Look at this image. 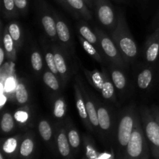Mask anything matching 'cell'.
Here are the masks:
<instances>
[{
  "mask_svg": "<svg viewBox=\"0 0 159 159\" xmlns=\"http://www.w3.org/2000/svg\"><path fill=\"white\" fill-rule=\"evenodd\" d=\"M111 37L125 61L128 65L131 63L138 55V49L123 12L118 15L116 26L112 32Z\"/></svg>",
  "mask_w": 159,
  "mask_h": 159,
  "instance_id": "obj_1",
  "label": "cell"
},
{
  "mask_svg": "<svg viewBox=\"0 0 159 159\" xmlns=\"http://www.w3.org/2000/svg\"><path fill=\"white\" fill-rule=\"evenodd\" d=\"M149 155L150 147L143 130L139 113L135 120L131 138L122 159H149Z\"/></svg>",
  "mask_w": 159,
  "mask_h": 159,
  "instance_id": "obj_2",
  "label": "cell"
},
{
  "mask_svg": "<svg viewBox=\"0 0 159 159\" xmlns=\"http://www.w3.org/2000/svg\"><path fill=\"white\" fill-rule=\"evenodd\" d=\"M139 111L137 110L136 106L131 104L124 108L118 117L116 134V141L120 148L124 152V154L131 138L134 126Z\"/></svg>",
  "mask_w": 159,
  "mask_h": 159,
  "instance_id": "obj_3",
  "label": "cell"
},
{
  "mask_svg": "<svg viewBox=\"0 0 159 159\" xmlns=\"http://www.w3.org/2000/svg\"><path fill=\"white\" fill-rule=\"evenodd\" d=\"M139 113L152 155L155 159H159V122L148 107L141 106Z\"/></svg>",
  "mask_w": 159,
  "mask_h": 159,
  "instance_id": "obj_4",
  "label": "cell"
},
{
  "mask_svg": "<svg viewBox=\"0 0 159 159\" xmlns=\"http://www.w3.org/2000/svg\"><path fill=\"white\" fill-rule=\"evenodd\" d=\"M94 31L99 38L101 50L106 59L110 61L112 65L118 68H122V69L127 68L128 64L125 61L123 56L121 55L113 38H111L105 31L99 29L97 26L95 27Z\"/></svg>",
  "mask_w": 159,
  "mask_h": 159,
  "instance_id": "obj_5",
  "label": "cell"
},
{
  "mask_svg": "<svg viewBox=\"0 0 159 159\" xmlns=\"http://www.w3.org/2000/svg\"><path fill=\"white\" fill-rule=\"evenodd\" d=\"M93 3L99 21L113 32L116 26L117 18H116L111 3L109 0H93Z\"/></svg>",
  "mask_w": 159,
  "mask_h": 159,
  "instance_id": "obj_6",
  "label": "cell"
},
{
  "mask_svg": "<svg viewBox=\"0 0 159 159\" xmlns=\"http://www.w3.org/2000/svg\"><path fill=\"white\" fill-rule=\"evenodd\" d=\"M40 23L47 36L53 42H57V35L56 30V21L53 12H51L44 1H41L39 9Z\"/></svg>",
  "mask_w": 159,
  "mask_h": 159,
  "instance_id": "obj_7",
  "label": "cell"
},
{
  "mask_svg": "<svg viewBox=\"0 0 159 159\" xmlns=\"http://www.w3.org/2000/svg\"><path fill=\"white\" fill-rule=\"evenodd\" d=\"M56 21V30H57V40H59L61 47L68 54L70 51L73 52L72 41L70 30L65 20L56 12H53Z\"/></svg>",
  "mask_w": 159,
  "mask_h": 159,
  "instance_id": "obj_8",
  "label": "cell"
},
{
  "mask_svg": "<svg viewBox=\"0 0 159 159\" xmlns=\"http://www.w3.org/2000/svg\"><path fill=\"white\" fill-rule=\"evenodd\" d=\"M52 49L54 51L56 67H57V71H58L59 75L61 77V80L62 83L65 85L70 77L69 68H68L66 59L65 57V54H64V52H65V51L61 47V45L58 44L53 45Z\"/></svg>",
  "mask_w": 159,
  "mask_h": 159,
  "instance_id": "obj_9",
  "label": "cell"
},
{
  "mask_svg": "<svg viewBox=\"0 0 159 159\" xmlns=\"http://www.w3.org/2000/svg\"><path fill=\"white\" fill-rule=\"evenodd\" d=\"M159 56V26L148 37L144 46V57L148 63H155Z\"/></svg>",
  "mask_w": 159,
  "mask_h": 159,
  "instance_id": "obj_10",
  "label": "cell"
},
{
  "mask_svg": "<svg viewBox=\"0 0 159 159\" xmlns=\"http://www.w3.org/2000/svg\"><path fill=\"white\" fill-rule=\"evenodd\" d=\"M75 83L74 84V90H75V98L76 107H77L78 113L79 115V117L83 122L84 125L89 129V130H93V127L90 124L89 117L88 112H87L86 105H85V99H84L83 93L82 90L81 89L80 85L78 82L77 80H75Z\"/></svg>",
  "mask_w": 159,
  "mask_h": 159,
  "instance_id": "obj_11",
  "label": "cell"
},
{
  "mask_svg": "<svg viewBox=\"0 0 159 159\" xmlns=\"http://www.w3.org/2000/svg\"><path fill=\"white\" fill-rule=\"evenodd\" d=\"M75 80L78 81V82L80 85L81 89L82 90V93H83L84 99H85V105H86L87 112H88L89 117L90 124H91L93 129L95 130H99V119H98V113H97V108H96V102L93 100V98L90 96L89 93L86 91L85 88L84 87L83 83L82 81L80 80L79 77L76 78Z\"/></svg>",
  "mask_w": 159,
  "mask_h": 159,
  "instance_id": "obj_12",
  "label": "cell"
},
{
  "mask_svg": "<svg viewBox=\"0 0 159 159\" xmlns=\"http://www.w3.org/2000/svg\"><path fill=\"white\" fill-rule=\"evenodd\" d=\"M82 69L86 77L87 80L89 82L90 85L94 87L97 91L100 92L102 90V85L105 82L106 78H107V71H106L105 68H102V71H100L97 69L90 70L85 68L84 66H82Z\"/></svg>",
  "mask_w": 159,
  "mask_h": 159,
  "instance_id": "obj_13",
  "label": "cell"
},
{
  "mask_svg": "<svg viewBox=\"0 0 159 159\" xmlns=\"http://www.w3.org/2000/svg\"><path fill=\"white\" fill-rule=\"evenodd\" d=\"M97 108L98 119H99V130L103 134H107L111 130L113 120H112L111 114L110 110L107 107L101 104L100 102H96Z\"/></svg>",
  "mask_w": 159,
  "mask_h": 159,
  "instance_id": "obj_14",
  "label": "cell"
},
{
  "mask_svg": "<svg viewBox=\"0 0 159 159\" xmlns=\"http://www.w3.org/2000/svg\"><path fill=\"white\" fill-rule=\"evenodd\" d=\"M57 146L60 155L65 159L71 157V148L68 141L65 127H61L57 134Z\"/></svg>",
  "mask_w": 159,
  "mask_h": 159,
  "instance_id": "obj_15",
  "label": "cell"
},
{
  "mask_svg": "<svg viewBox=\"0 0 159 159\" xmlns=\"http://www.w3.org/2000/svg\"><path fill=\"white\" fill-rule=\"evenodd\" d=\"M78 31L79 33V35L82 36L83 38L88 40L91 43H93L99 51L102 54V50H101L100 43H99V38L96 35V32L93 31L86 23L84 21H80L78 24Z\"/></svg>",
  "mask_w": 159,
  "mask_h": 159,
  "instance_id": "obj_16",
  "label": "cell"
},
{
  "mask_svg": "<svg viewBox=\"0 0 159 159\" xmlns=\"http://www.w3.org/2000/svg\"><path fill=\"white\" fill-rule=\"evenodd\" d=\"M109 70L110 76L115 88L120 91H124L127 87V78L124 73L121 71L120 68L112 64L110 65Z\"/></svg>",
  "mask_w": 159,
  "mask_h": 159,
  "instance_id": "obj_17",
  "label": "cell"
},
{
  "mask_svg": "<svg viewBox=\"0 0 159 159\" xmlns=\"http://www.w3.org/2000/svg\"><path fill=\"white\" fill-rule=\"evenodd\" d=\"M2 46L4 47L8 58L12 61H16V47L15 42L9 34L7 26L4 28L2 32Z\"/></svg>",
  "mask_w": 159,
  "mask_h": 159,
  "instance_id": "obj_18",
  "label": "cell"
},
{
  "mask_svg": "<svg viewBox=\"0 0 159 159\" xmlns=\"http://www.w3.org/2000/svg\"><path fill=\"white\" fill-rule=\"evenodd\" d=\"M35 143H34V136L31 133H27L20 142L19 153L23 158H29L31 156L34 151Z\"/></svg>",
  "mask_w": 159,
  "mask_h": 159,
  "instance_id": "obj_19",
  "label": "cell"
},
{
  "mask_svg": "<svg viewBox=\"0 0 159 159\" xmlns=\"http://www.w3.org/2000/svg\"><path fill=\"white\" fill-rule=\"evenodd\" d=\"M69 6L75 11L79 16L86 20H91L93 12L84 0H67Z\"/></svg>",
  "mask_w": 159,
  "mask_h": 159,
  "instance_id": "obj_20",
  "label": "cell"
},
{
  "mask_svg": "<svg viewBox=\"0 0 159 159\" xmlns=\"http://www.w3.org/2000/svg\"><path fill=\"white\" fill-rule=\"evenodd\" d=\"M79 41H80L83 49L85 50V52H86L90 57H92L94 60L99 62V63H103L104 55L93 44V43H91L90 42H89L88 40H85V39L83 38L81 35H79Z\"/></svg>",
  "mask_w": 159,
  "mask_h": 159,
  "instance_id": "obj_21",
  "label": "cell"
},
{
  "mask_svg": "<svg viewBox=\"0 0 159 159\" xmlns=\"http://www.w3.org/2000/svg\"><path fill=\"white\" fill-rule=\"evenodd\" d=\"M65 129H66L67 135H68V141H69L71 149L77 150L81 144L80 136H79L77 129L75 127V126L73 125L70 120H67L66 124H65Z\"/></svg>",
  "mask_w": 159,
  "mask_h": 159,
  "instance_id": "obj_22",
  "label": "cell"
},
{
  "mask_svg": "<svg viewBox=\"0 0 159 159\" xmlns=\"http://www.w3.org/2000/svg\"><path fill=\"white\" fill-rule=\"evenodd\" d=\"M42 46H43V51L44 53L45 62H46L48 70H50L51 72H53L56 76L61 79L58 71H57V67H56L52 47H50L46 42H42Z\"/></svg>",
  "mask_w": 159,
  "mask_h": 159,
  "instance_id": "obj_23",
  "label": "cell"
},
{
  "mask_svg": "<svg viewBox=\"0 0 159 159\" xmlns=\"http://www.w3.org/2000/svg\"><path fill=\"white\" fill-rule=\"evenodd\" d=\"M153 80V71L151 68H144L139 73L137 79L138 88L144 90L149 88Z\"/></svg>",
  "mask_w": 159,
  "mask_h": 159,
  "instance_id": "obj_24",
  "label": "cell"
},
{
  "mask_svg": "<svg viewBox=\"0 0 159 159\" xmlns=\"http://www.w3.org/2000/svg\"><path fill=\"white\" fill-rule=\"evenodd\" d=\"M20 136L19 135L5 140L2 144V152L9 156H12L20 148Z\"/></svg>",
  "mask_w": 159,
  "mask_h": 159,
  "instance_id": "obj_25",
  "label": "cell"
},
{
  "mask_svg": "<svg viewBox=\"0 0 159 159\" xmlns=\"http://www.w3.org/2000/svg\"><path fill=\"white\" fill-rule=\"evenodd\" d=\"M102 97L110 102H116V94H115V86L111 80V78L107 75L105 82L102 85V90L100 91Z\"/></svg>",
  "mask_w": 159,
  "mask_h": 159,
  "instance_id": "obj_26",
  "label": "cell"
},
{
  "mask_svg": "<svg viewBox=\"0 0 159 159\" xmlns=\"http://www.w3.org/2000/svg\"><path fill=\"white\" fill-rule=\"evenodd\" d=\"M7 28L11 37L15 42L16 48H20L23 43V36H22V30L20 24L17 22L12 21L9 23Z\"/></svg>",
  "mask_w": 159,
  "mask_h": 159,
  "instance_id": "obj_27",
  "label": "cell"
},
{
  "mask_svg": "<svg viewBox=\"0 0 159 159\" xmlns=\"http://www.w3.org/2000/svg\"><path fill=\"white\" fill-rule=\"evenodd\" d=\"M15 99L17 103L20 106L26 105L29 100V93L26 85L23 82L17 83L15 88Z\"/></svg>",
  "mask_w": 159,
  "mask_h": 159,
  "instance_id": "obj_28",
  "label": "cell"
},
{
  "mask_svg": "<svg viewBox=\"0 0 159 159\" xmlns=\"http://www.w3.org/2000/svg\"><path fill=\"white\" fill-rule=\"evenodd\" d=\"M67 105L63 96H57L53 104V114L57 119H62L65 116Z\"/></svg>",
  "mask_w": 159,
  "mask_h": 159,
  "instance_id": "obj_29",
  "label": "cell"
},
{
  "mask_svg": "<svg viewBox=\"0 0 159 159\" xmlns=\"http://www.w3.org/2000/svg\"><path fill=\"white\" fill-rule=\"evenodd\" d=\"M43 81L45 85L51 89L52 91L57 92L60 89V82L59 78L56 76L50 70H47L43 75Z\"/></svg>",
  "mask_w": 159,
  "mask_h": 159,
  "instance_id": "obj_30",
  "label": "cell"
},
{
  "mask_svg": "<svg viewBox=\"0 0 159 159\" xmlns=\"http://www.w3.org/2000/svg\"><path fill=\"white\" fill-rule=\"evenodd\" d=\"M2 9L5 18L11 19L19 16L14 0H2Z\"/></svg>",
  "mask_w": 159,
  "mask_h": 159,
  "instance_id": "obj_31",
  "label": "cell"
},
{
  "mask_svg": "<svg viewBox=\"0 0 159 159\" xmlns=\"http://www.w3.org/2000/svg\"><path fill=\"white\" fill-rule=\"evenodd\" d=\"M83 144L84 148H85V155L89 159H98L99 158V154L96 150L94 145V143L92 141L91 138L86 136H83Z\"/></svg>",
  "mask_w": 159,
  "mask_h": 159,
  "instance_id": "obj_32",
  "label": "cell"
},
{
  "mask_svg": "<svg viewBox=\"0 0 159 159\" xmlns=\"http://www.w3.org/2000/svg\"><path fill=\"white\" fill-rule=\"evenodd\" d=\"M38 131L42 139L46 142L51 141L53 136L52 127L46 120H41L38 124Z\"/></svg>",
  "mask_w": 159,
  "mask_h": 159,
  "instance_id": "obj_33",
  "label": "cell"
},
{
  "mask_svg": "<svg viewBox=\"0 0 159 159\" xmlns=\"http://www.w3.org/2000/svg\"><path fill=\"white\" fill-rule=\"evenodd\" d=\"M15 127V118L9 112H6L2 114L1 120V129L4 134H9L12 131Z\"/></svg>",
  "mask_w": 159,
  "mask_h": 159,
  "instance_id": "obj_34",
  "label": "cell"
},
{
  "mask_svg": "<svg viewBox=\"0 0 159 159\" xmlns=\"http://www.w3.org/2000/svg\"><path fill=\"white\" fill-rule=\"evenodd\" d=\"M30 62L34 71L39 73L43 68V59L38 50H34L30 54Z\"/></svg>",
  "mask_w": 159,
  "mask_h": 159,
  "instance_id": "obj_35",
  "label": "cell"
},
{
  "mask_svg": "<svg viewBox=\"0 0 159 159\" xmlns=\"http://www.w3.org/2000/svg\"><path fill=\"white\" fill-rule=\"evenodd\" d=\"M14 118L20 124H25L29 119V113L25 109L18 110L14 114Z\"/></svg>",
  "mask_w": 159,
  "mask_h": 159,
  "instance_id": "obj_36",
  "label": "cell"
},
{
  "mask_svg": "<svg viewBox=\"0 0 159 159\" xmlns=\"http://www.w3.org/2000/svg\"><path fill=\"white\" fill-rule=\"evenodd\" d=\"M17 11L21 15H25L28 11L27 0H14Z\"/></svg>",
  "mask_w": 159,
  "mask_h": 159,
  "instance_id": "obj_37",
  "label": "cell"
},
{
  "mask_svg": "<svg viewBox=\"0 0 159 159\" xmlns=\"http://www.w3.org/2000/svg\"><path fill=\"white\" fill-rule=\"evenodd\" d=\"M56 1L60 3V4L61 5V6H63V7L65 8V9H66V10L68 11V12H70V13H71L72 16H74L75 17H79V16L78 15L77 12H76L75 11L74 9H73L72 8H71V6H69V4L68 3L67 0H56Z\"/></svg>",
  "mask_w": 159,
  "mask_h": 159,
  "instance_id": "obj_38",
  "label": "cell"
},
{
  "mask_svg": "<svg viewBox=\"0 0 159 159\" xmlns=\"http://www.w3.org/2000/svg\"><path fill=\"white\" fill-rule=\"evenodd\" d=\"M12 79H12L11 77H8V79L6 80V82H5V89L9 93L12 91V89L16 88V87L12 86V85H14V81Z\"/></svg>",
  "mask_w": 159,
  "mask_h": 159,
  "instance_id": "obj_39",
  "label": "cell"
},
{
  "mask_svg": "<svg viewBox=\"0 0 159 159\" xmlns=\"http://www.w3.org/2000/svg\"><path fill=\"white\" fill-rule=\"evenodd\" d=\"M6 57V53L4 49V47H0V66H2L3 62H4L5 58Z\"/></svg>",
  "mask_w": 159,
  "mask_h": 159,
  "instance_id": "obj_40",
  "label": "cell"
},
{
  "mask_svg": "<svg viewBox=\"0 0 159 159\" xmlns=\"http://www.w3.org/2000/svg\"><path fill=\"white\" fill-rule=\"evenodd\" d=\"M98 159H113V153H107V152L100 153Z\"/></svg>",
  "mask_w": 159,
  "mask_h": 159,
  "instance_id": "obj_41",
  "label": "cell"
},
{
  "mask_svg": "<svg viewBox=\"0 0 159 159\" xmlns=\"http://www.w3.org/2000/svg\"><path fill=\"white\" fill-rule=\"evenodd\" d=\"M151 110H152V113H153V114L155 115V118H156V119L158 120V121L159 122V113H158V110H157L156 107H155V106H153V107H152V109H151Z\"/></svg>",
  "mask_w": 159,
  "mask_h": 159,
  "instance_id": "obj_42",
  "label": "cell"
},
{
  "mask_svg": "<svg viewBox=\"0 0 159 159\" xmlns=\"http://www.w3.org/2000/svg\"><path fill=\"white\" fill-rule=\"evenodd\" d=\"M85 2L86 3L87 6H89L90 9H93L94 8V3H93V0H84Z\"/></svg>",
  "mask_w": 159,
  "mask_h": 159,
  "instance_id": "obj_43",
  "label": "cell"
},
{
  "mask_svg": "<svg viewBox=\"0 0 159 159\" xmlns=\"http://www.w3.org/2000/svg\"><path fill=\"white\" fill-rule=\"evenodd\" d=\"M0 158L3 159V155H2V154H1V155H0Z\"/></svg>",
  "mask_w": 159,
  "mask_h": 159,
  "instance_id": "obj_44",
  "label": "cell"
},
{
  "mask_svg": "<svg viewBox=\"0 0 159 159\" xmlns=\"http://www.w3.org/2000/svg\"><path fill=\"white\" fill-rule=\"evenodd\" d=\"M156 109H157V110H158V113H159V107H156Z\"/></svg>",
  "mask_w": 159,
  "mask_h": 159,
  "instance_id": "obj_45",
  "label": "cell"
},
{
  "mask_svg": "<svg viewBox=\"0 0 159 159\" xmlns=\"http://www.w3.org/2000/svg\"><path fill=\"white\" fill-rule=\"evenodd\" d=\"M86 159H89V158H86Z\"/></svg>",
  "mask_w": 159,
  "mask_h": 159,
  "instance_id": "obj_46",
  "label": "cell"
}]
</instances>
